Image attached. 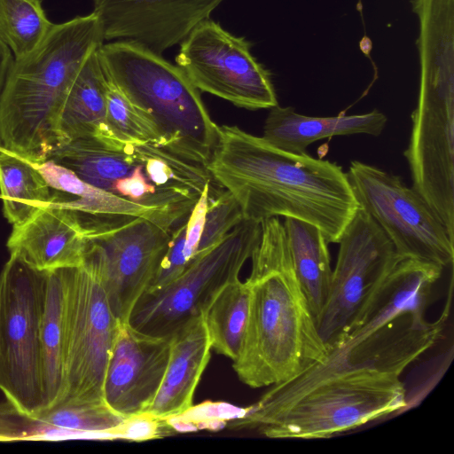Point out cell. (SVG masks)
<instances>
[{"mask_svg": "<svg viewBox=\"0 0 454 454\" xmlns=\"http://www.w3.org/2000/svg\"><path fill=\"white\" fill-rule=\"evenodd\" d=\"M53 25L41 0H0V39L14 59L35 49Z\"/></svg>", "mask_w": 454, "mask_h": 454, "instance_id": "27", "label": "cell"}, {"mask_svg": "<svg viewBox=\"0 0 454 454\" xmlns=\"http://www.w3.org/2000/svg\"><path fill=\"white\" fill-rule=\"evenodd\" d=\"M407 405L400 377L370 370H344L282 400H258L230 420L231 429H253L268 438L332 437Z\"/></svg>", "mask_w": 454, "mask_h": 454, "instance_id": "5", "label": "cell"}, {"mask_svg": "<svg viewBox=\"0 0 454 454\" xmlns=\"http://www.w3.org/2000/svg\"><path fill=\"white\" fill-rule=\"evenodd\" d=\"M243 220L242 211L237 200L228 191L223 189L215 197L210 198L194 257L217 245Z\"/></svg>", "mask_w": 454, "mask_h": 454, "instance_id": "29", "label": "cell"}, {"mask_svg": "<svg viewBox=\"0 0 454 454\" xmlns=\"http://www.w3.org/2000/svg\"><path fill=\"white\" fill-rule=\"evenodd\" d=\"M211 345L202 316L196 317L171 336L164 377L145 414L166 421L193 406V396L209 362Z\"/></svg>", "mask_w": 454, "mask_h": 454, "instance_id": "17", "label": "cell"}, {"mask_svg": "<svg viewBox=\"0 0 454 454\" xmlns=\"http://www.w3.org/2000/svg\"><path fill=\"white\" fill-rule=\"evenodd\" d=\"M106 109V128L116 144L127 146L150 143L160 147V137L155 128L108 79Z\"/></svg>", "mask_w": 454, "mask_h": 454, "instance_id": "28", "label": "cell"}, {"mask_svg": "<svg viewBox=\"0 0 454 454\" xmlns=\"http://www.w3.org/2000/svg\"><path fill=\"white\" fill-rule=\"evenodd\" d=\"M425 313L419 310L399 313L358 340L333 349L323 362L314 364L295 380L271 386L260 399L274 402L290 397L344 370H370L400 377L442 335L446 313L434 322L426 319Z\"/></svg>", "mask_w": 454, "mask_h": 454, "instance_id": "13", "label": "cell"}, {"mask_svg": "<svg viewBox=\"0 0 454 454\" xmlns=\"http://www.w3.org/2000/svg\"><path fill=\"white\" fill-rule=\"evenodd\" d=\"M113 192L133 201L161 206L155 200V187L149 183L140 165L136 166L128 176L117 180Z\"/></svg>", "mask_w": 454, "mask_h": 454, "instance_id": "31", "label": "cell"}, {"mask_svg": "<svg viewBox=\"0 0 454 454\" xmlns=\"http://www.w3.org/2000/svg\"><path fill=\"white\" fill-rule=\"evenodd\" d=\"M133 147L117 148L95 137L78 138L57 147L48 160L72 170L86 183L113 192L114 183L137 166Z\"/></svg>", "mask_w": 454, "mask_h": 454, "instance_id": "23", "label": "cell"}, {"mask_svg": "<svg viewBox=\"0 0 454 454\" xmlns=\"http://www.w3.org/2000/svg\"><path fill=\"white\" fill-rule=\"evenodd\" d=\"M190 212L167 208L116 224L83 228L82 264L99 274L111 309L121 323L129 322L160 269L173 230Z\"/></svg>", "mask_w": 454, "mask_h": 454, "instance_id": "7", "label": "cell"}, {"mask_svg": "<svg viewBox=\"0 0 454 454\" xmlns=\"http://www.w3.org/2000/svg\"><path fill=\"white\" fill-rule=\"evenodd\" d=\"M171 336L144 333L121 323L108 360L104 402L124 418L145 414L168 363Z\"/></svg>", "mask_w": 454, "mask_h": 454, "instance_id": "15", "label": "cell"}, {"mask_svg": "<svg viewBox=\"0 0 454 454\" xmlns=\"http://www.w3.org/2000/svg\"><path fill=\"white\" fill-rule=\"evenodd\" d=\"M4 146L3 145V142H2V139H1V137H0V153H2L4 150Z\"/></svg>", "mask_w": 454, "mask_h": 454, "instance_id": "33", "label": "cell"}, {"mask_svg": "<svg viewBox=\"0 0 454 454\" xmlns=\"http://www.w3.org/2000/svg\"><path fill=\"white\" fill-rule=\"evenodd\" d=\"M64 288V383L56 405L105 403V374L121 322L90 266L61 269ZM55 405V406H56Z\"/></svg>", "mask_w": 454, "mask_h": 454, "instance_id": "8", "label": "cell"}, {"mask_svg": "<svg viewBox=\"0 0 454 454\" xmlns=\"http://www.w3.org/2000/svg\"><path fill=\"white\" fill-rule=\"evenodd\" d=\"M0 273V390L22 413L44 411L40 325L47 270L10 253Z\"/></svg>", "mask_w": 454, "mask_h": 454, "instance_id": "6", "label": "cell"}, {"mask_svg": "<svg viewBox=\"0 0 454 454\" xmlns=\"http://www.w3.org/2000/svg\"><path fill=\"white\" fill-rule=\"evenodd\" d=\"M92 12L54 24L40 44L13 59L0 93V137L5 149L37 165L61 145L60 112L91 53L104 43Z\"/></svg>", "mask_w": 454, "mask_h": 454, "instance_id": "3", "label": "cell"}, {"mask_svg": "<svg viewBox=\"0 0 454 454\" xmlns=\"http://www.w3.org/2000/svg\"><path fill=\"white\" fill-rule=\"evenodd\" d=\"M176 65L200 90L249 109L278 105L271 74L251 52L252 43L210 18L180 43Z\"/></svg>", "mask_w": 454, "mask_h": 454, "instance_id": "12", "label": "cell"}, {"mask_svg": "<svg viewBox=\"0 0 454 454\" xmlns=\"http://www.w3.org/2000/svg\"><path fill=\"white\" fill-rule=\"evenodd\" d=\"M35 166L51 188V202L74 212L83 228L115 224L167 208L192 210L133 201L93 186L72 170L50 160Z\"/></svg>", "mask_w": 454, "mask_h": 454, "instance_id": "18", "label": "cell"}, {"mask_svg": "<svg viewBox=\"0 0 454 454\" xmlns=\"http://www.w3.org/2000/svg\"><path fill=\"white\" fill-rule=\"evenodd\" d=\"M223 0H93L105 40H129L161 54L180 43Z\"/></svg>", "mask_w": 454, "mask_h": 454, "instance_id": "14", "label": "cell"}, {"mask_svg": "<svg viewBox=\"0 0 454 454\" xmlns=\"http://www.w3.org/2000/svg\"><path fill=\"white\" fill-rule=\"evenodd\" d=\"M359 207L379 224L400 259L445 268L454 259V240L438 215L413 187L396 175L352 160L347 172Z\"/></svg>", "mask_w": 454, "mask_h": 454, "instance_id": "11", "label": "cell"}, {"mask_svg": "<svg viewBox=\"0 0 454 454\" xmlns=\"http://www.w3.org/2000/svg\"><path fill=\"white\" fill-rule=\"evenodd\" d=\"M0 192L4 215L13 227L51 200V188L37 167L7 149L0 153Z\"/></svg>", "mask_w": 454, "mask_h": 454, "instance_id": "26", "label": "cell"}, {"mask_svg": "<svg viewBox=\"0 0 454 454\" xmlns=\"http://www.w3.org/2000/svg\"><path fill=\"white\" fill-rule=\"evenodd\" d=\"M261 233V223L244 219L217 245L194 257L173 281L161 288L145 291L135 304L128 323L146 334L172 336L184 324L200 316L222 286L239 278Z\"/></svg>", "mask_w": 454, "mask_h": 454, "instance_id": "9", "label": "cell"}, {"mask_svg": "<svg viewBox=\"0 0 454 454\" xmlns=\"http://www.w3.org/2000/svg\"><path fill=\"white\" fill-rule=\"evenodd\" d=\"M40 346L45 412L58 403L64 383L65 319L61 269L48 271Z\"/></svg>", "mask_w": 454, "mask_h": 454, "instance_id": "24", "label": "cell"}, {"mask_svg": "<svg viewBox=\"0 0 454 454\" xmlns=\"http://www.w3.org/2000/svg\"><path fill=\"white\" fill-rule=\"evenodd\" d=\"M98 57L107 79L155 128L160 147L207 167L217 144L218 126L186 74L129 40L103 43Z\"/></svg>", "mask_w": 454, "mask_h": 454, "instance_id": "4", "label": "cell"}, {"mask_svg": "<svg viewBox=\"0 0 454 454\" xmlns=\"http://www.w3.org/2000/svg\"><path fill=\"white\" fill-rule=\"evenodd\" d=\"M250 291L239 278L222 286L204 307L201 316L211 348L234 360L247 325Z\"/></svg>", "mask_w": 454, "mask_h": 454, "instance_id": "25", "label": "cell"}, {"mask_svg": "<svg viewBox=\"0 0 454 454\" xmlns=\"http://www.w3.org/2000/svg\"><path fill=\"white\" fill-rule=\"evenodd\" d=\"M84 247V231L75 213L54 202L13 227L7 241L10 253L47 271L81 266Z\"/></svg>", "mask_w": 454, "mask_h": 454, "instance_id": "16", "label": "cell"}, {"mask_svg": "<svg viewBox=\"0 0 454 454\" xmlns=\"http://www.w3.org/2000/svg\"><path fill=\"white\" fill-rule=\"evenodd\" d=\"M106 84L97 50L83 64L64 101L59 121L61 145L78 138L95 137L117 148L127 147L113 141L106 128Z\"/></svg>", "mask_w": 454, "mask_h": 454, "instance_id": "20", "label": "cell"}, {"mask_svg": "<svg viewBox=\"0 0 454 454\" xmlns=\"http://www.w3.org/2000/svg\"><path fill=\"white\" fill-rule=\"evenodd\" d=\"M13 59L10 48L0 39V93Z\"/></svg>", "mask_w": 454, "mask_h": 454, "instance_id": "32", "label": "cell"}, {"mask_svg": "<svg viewBox=\"0 0 454 454\" xmlns=\"http://www.w3.org/2000/svg\"><path fill=\"white\" fill-rule=\"evenodd\" d=\"M56 434V429L22 413L10 402L0 403V441L43 438Z\"/></svg>", "mask_w": 454, "mask_h": 454, "instance_id": "30", "label": "cell"}, {"mask_svg": "<svg viewBox=\"0 0 454 454\" xmlns=\"http://www.w3.org/2000/svg\"><path fill=\"white\" fill-rule=\"evenodd\" d=\"M283 225L296 278L317 320L332 278L329 243L314 224L286 217Z\"/></svg>", "mask_w": 454, "mask_h": 454, "instance_id": "22", "label": "cell"}, {"mask_svg": "<svg viewBox=\"0 0 454 454\" xmlns=\"http://www.w3.org/2000/svg\"><path fill=\"white\" fill-rule=\"evenodd\" d=\"M261 225L245 281L250 291L247 330L232 360L239 380L253 388L292 381L328 353L296 278L283 223L271 217Z\"/></svg>", "mask_w": 454, "mask_h": 454, "instance_id": "2", "label": "cell"}, {"mask_svg": "<svg viewBox=\"0 0 454 454\" xmlns=\"http://www.w3.org/2000/svg\"><path fill=\"white\" fill-rule=\"evenodd\" d=\"M387 118L377 109L363 114L329 117L298 114L292 106H276L270 109L263 126L262 138L281 150L302 154L317 140L334 136L382 133Z\"/></svg>", "mask_w": 454, "mask_h": 454, "instance_id": "19", "label": "cell"}, {"mask_svg": "<svg viewBox=\"0 0 454 454\" xmlns=\"http://www.w3.org/2000/svg\"><path fill=\"white\" fill-rule=\"evenodd\" d=\"M133 151L161 206L192 209L205 187L217 184L206 166L164 148L146 143L134 145Z\"/></svg>", "mask_w": 454, "mask_h": 454, "instance_id": "21", "label": "cell"}, {"mask_svg": "<svg viewBox=\"0 0 454 454\" xmlns=\"http://www.w3.org/2000/svg\"><path fill=\"white\" fill-rule=\"evenodd\" d=\"M207 168L245 220L299 219L316 225L328 243H338L359 208L342 167L281 150L238 126H218Z\"/></svg>", "mask_w": 454, "mask_h": 454, "instance_id": "1", "label": "cell"}, {"mask_svg": "<svg viewBox=\"0 0 454 454\" xmlns=\"http://www.w3.org/2000/svg\"><path fill=\"white\" fill-rule=\"evenodd\" d=\"M337 244L329 292L316 320L328 353L357 326L383 280L401 260L382 229L360 207Z\"/></svg>", "mask_w": 454, "mask_h": 454, "instance_id": "10", "label": "cell"}]
</instances>
